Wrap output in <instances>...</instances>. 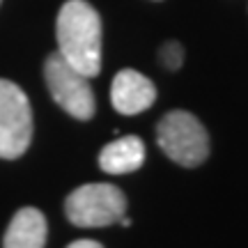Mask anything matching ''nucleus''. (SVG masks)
I'll list each match as a JSON object with an SVG mask.
<instances>
[{"instance_id":"f257e3e1","label":"nucleus","mask_w":248,"mask_h":248,"mask_svg":"<svg viewBox=\"0 0 248 248\" xmlns=\"http://www.w3.org/2000/svg\"><path fill=\"white\" fill-rule=\"evenodd\" d=\"M58 53L83 76H97L101 69V18L85 0H67L60 7Z\"/></svg>"},{"instance_id":"f03ea898","label":"nucleus","mask_w":248,"mask_h":248,"mask_svg":"<svg viewBox=\"0 0 248 248\" xmlns=\"http://www.w3.org/2000/svg\"><path fill=\"white\" fill-rule=\"evenodd\" d=\"M159 147L179 166L195 168L209 154V136L200 120L186 110H172L156 126Z\"/></svg>"},{"instance_id":"7ed1b4c3","label":"nucleus","mask_w":248,"mask_h":248,"mask_svg":"<svg viewBox=\"0 0 248 248\" xmlns=\"http://www.w3.org/2000/svg\"><path fill=\"white\" fill-rule=\"evenodd\" d=\"M126 212V198L113 184H83L64 200V214L78 228H106Z\"/></svg>"},{"instance_id":"20e7f679","label":"nucleus","mask_w":248,"mask_h":248,"mask_svg":"<svg viewBox=\"0 0 248 248\" xmlns=\"http://www.w3.org/2000/svg\"><path fill=\"white\" fill-rule=\"evenodd\" d=\"M44 78L55 104L76 120H90L94 115V92L90 78L74 69L60 53H51L44 62Z\"/></svg>"},{"instance_id":"39448f33","label":"nucleus","mask_w":248,"mask_h":248,"mask_svg":"<svg viewBox=\"0 0 248 248\" xmlns=\"http://www.w3.org/2000/svg\"><path fill=\"white\" fill-rule=\"evenodd\" d=\"M32 140V108L26 92L0 78V159H18Z\"/></svg>"},{"instance_id":"423d86ee","label":"nucleus","mask_w":248,"mask_h":248,"mask_svg":"<svg viewBox=\"0 0 248 248\" xmlns=\"http://www.w3.org/2000/svg\"><path fill=\"white\" fill-rule=\"evenodd\" d=\"M154 99H156L154 83L136 69H122L113 78L110 101L113 108L122 115H138L154 104Z\"/></svg>"},{"instance_id":"0eeeda50","label":"nucleus","mask_w":248,"mask_h":248,"mask_svg":"<svg viewBox=\"0 0 248 248\" xmlns=\"http://www.w3.org/2000/svg\"><path fill=\"white\" fill-rule=\"evenodd\" d=\"M46 218L35 207H23L14 214L5 230L2 248H44L46 246Z\"/></svg>"},{"instance_id":"6e6552de","label":"nucleus","mask_w":248,"mask_h":248,"mask_svg":"<svg viewBox=\"0 0 248 248\" xmlns=\"http://www.w3.org/2000/svg\"><path fill=\"white\" fill-rule=\"evenodd\" d=\"M145 161V145L138 136H124L108 142L99 154V168L108 175L136 172Z\"/></svg>"},{"instance_id":"1a4fd4ad","label":"nucleus","mask_w":248,"mask_h":248,"mask_svg":"<svg viewBox=\"0 0 248 248\" xmlns=\"http://www.w3.org/2000/svg\"><path fill=\"white\" fill-rule=\"evenodd\" d=\"M161 62L168 67V69H179L182 67V62H184V48L177 44V42H168V44H163L161 48Z\"/></svg>"},{"instance_id":"9d476101","label":"nucleus","mask_w":248,"mask_h":248,"mask_svg":"<svg viewBox=\"0 0 248 248\" xmlns=\"http://www.w3.org/2000/svg\"><path fill=\"white\" fill-rule=\"evenodd\" d=\"M67 248H104V246L94 239H78V241H71Z\"/></svg>"},{"instance_id":"9b49d317","label":"nucleus","mask_w":248,"mask_h":248,"mask_svg":"<svg viewBox=\"0 0 248 248\" xmlns=\"http://www.w3.org/2000/svg\"><path fill=\"white\" fill-rule=\"evenodd\" d=\"M120 223H122L124 228H129V225H131V218H126V216H122V218H120Z\"/></svg>"},{"instance_id":"f8f14e48","label":"nucleus","mask_w":248,"mask_h":248,"mask_svg":"<svg viewBox=\"0 0 248 248\" xmlns=\"http://www.w3.org/2000/svg\"><path fill=\"white\" fill-rule=\"evenodd\" d=\"M0 2H2V0H0Z\"/></svg>"}]
</instances>
